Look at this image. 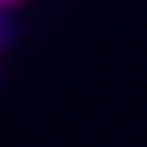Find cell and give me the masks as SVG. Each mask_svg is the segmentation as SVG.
<instances>
[{
    "mask_svg": "<svg viewBox=\"0 0 147 147\" xmlns=\"http://www.w3.org/2000/svg\"><path fill=\"white\" fill-rule=\"evenodd\" d=\"M20 0H0V10H5V7H12V5H17Z\"/></svg>",
    "mask_w": 147,
    "mask_h": 147,
    "instance_id": "cell-1",
    "label": "cell"
}]
</instances>
